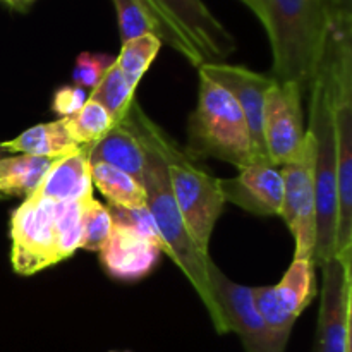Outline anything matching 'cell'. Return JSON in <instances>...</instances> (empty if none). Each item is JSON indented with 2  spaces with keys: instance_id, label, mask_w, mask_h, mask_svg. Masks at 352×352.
Here are the masks:
<instances>
[{
  "instance_id": "obj_1",
  "label": "cell",
  "mask_w": 352,
  "mask_h": 352,
  "mask_svg": "<svg viewBox=\"0 0 352 352\" xmlns=\"http://www.w3.org/2000/svg\"><path fill=\"white\" fill-rule=\"evenodd\" d=\"M267 31L272 48V78L296 82L309 91L327 57L330 9L327 0H241Z\"/></svg>"
},
{
  "instance_id": "obj_2",
  "label": "cell",
  "mask_w": 352,
  "mask_h": 352,
  "mask_svg": "<svg viewBox=\"0 0 352 352\" xmlns=\"http://www.w3.org/2000/svg\"><path fill=\"white\" fill-rule=\"evenodd\" d=\"M119 124L133 131L138 140L150 144L164 158L172 195L184 217L189 234L198 250L208 254L212 232L226 206L219 177L210 174L205 167H199L177 141L144 113L136 100Z\"/></svg>"
},
{
  "instance_id": "obj_3",
  "label": "cell",
  "mask_w": 352,
  "mask_h": 352,
  "mask_svg": "<svg viewBox=\"0 0 352 352\" xmlns=\"http://www.w3.org/2000/svg\"><path fill=\"white\" fill-rule=\"evenodd\" d=\"M143 146L146 158H144V172L141 182H143L144 192H146V208L150 210L158 227V232L165 243V254L181 268L184 277L188 278L198 298L201 299L215 332L226 336V325H223L222 315H220L219 306L213 298L208 278V261L212 258L210 254L201 253L198 250L189 234L184 217L172 195L164 158L150 144L143 143Z\"/></svg>"
},
{
  "instance_id": "obj_4",
  "label": "cell",
  "mask_w": 352,
  "mask_h": 352,
  "mask_svg": "<svg viewBox=\"0 0 352 352\" xmlns=\"http://www.w3.org/2000/svg\"><path fill=\"white\" fill-rule=\"evenodd\" d=\"M309 126L315 138L316 241L313 251L315 267H323L336 256L339 186H337V144L332 112V81L329 60H323L309 86Z\"/></svg>"
},
{
  "instance_id": "obj_5",
  "label": "cell",
  "mask_w": 352,
  "mask_h": 352,
  "mask_svg": "<svg viewBox=\"0 0 352 352\" xmlns=\"http://www.w3.org/2000/svg\"><path fill=\"white\" fill-rule=\"evenodd\" d=\"M184 150L196 162L217 158L239 170L256 162L239 103L223 86L201 72L198 102L189 116L188 146Z\"/></svg>"
},
{
  "instance_id": "obj_6",
  "label": "cell",
  "mask_w": 352,
  "mask_h": 352,
  "mask_svg": "<svg viewBox=\"0 0 352 352\" xmlns=\"http://www.w3.org/2000/svg\"><path fill=\"white\" fill-rule=\"evenodd\" d=\"M155 36L195 67L222 64L236 52V38L203 0H138Z\"/></svg>"
},
{
  "instance_id": "obj_7",
  "label": "cell",
  "mask_w": 352,
  "mask_h": 352,
  "mask_svg": "<svg viewBox=\"0 0 352 352\" xmlns=\"http://www.w3.org/2000/svg\"><path fill=\"white\" fill-rule=\"evenodd\" d=\"M327 60L332 81V112L337 144L336 256L352 253V23L330 30Z\"/></svg>"
},
{
  "instance_id": "obj_8",
  "label": "cell",
  "mask_w": 352,
  "mask_h": 352,
  "mask_svg": "<svg viewBox=\"0 0 352 352\" xmlns=\"http://www.w3.org/2000/svg\"><path fill=\"white\" fill-rule=\"evenodd\" d=\"M10 263L23 277L58 263L55 244V201L36 192L23 199L10 215Z\"/></svg>"
},
{
  "instance_id": "obj_9",
  "label": "cell",
  "mask_w": 352,
  "mask_h": 352,
  "mask_svg": "<svg viewBox=\"0 0 352 352\" xmlns=\"http://www.w3.org/2000/svg\"><path fill=\"white\" fill-rule=\"evenodd\" d=\"M284 179L282 219L294 239V258L313 260L316 241L315 138L306 129L301 151L280 170Z\"/></svg>"
},
{
  "instance_id": "obj_10",
  "label": "cell",
  "mask_w": 352,
  "mask_h": 352,
  "mask_svg": "<svg viewBox=\"0 0 352 352\" xmlns=\"http://www.w3.org/2000/svg\"><path fill=\"white\" fill-rule=\"evenodd\" d=\"M208 278L227 333L239 336L244 352H285L289 339L274 332L256 309L251 287L230 280L215 261H208Z\"/></svg>"
},
{
  "instance_id": "obj_11",
  "label": "cell",
  "mask_w": 352,
  "mask_h": 352,
  "mask_svg": "<svg viewBox=\"0 0 352 352\" xmlns=\"http://www.w3.org/2000/svg\"><path fill=\"white\" fill-rule=\"evenodd\" d=\"M315 263L308 258H292L291 267L277 285L251 287L260 315L274 332L291 337L296 320L316 298Z\"/></svg>"
},
{
  "instance_id": "obj_12",
  "label": "cell",
  "mask_w": 352,
  "mask_h": 352,
  "mask_svg": "<svg viewBox=\"0 0 352 352\" xmlns=\"http://www.w3.org/2000/svg\"><path fill=\"white\" fill-rule=\"evenodd\" d=\"M302 91L296 82L274 81L265 98L263 141L267 157L284 167L301 151L306 138Z\"/></svg>"
},
{
  "instance_id": "obj_13",
  "label": "cell",
  "mask_w": 352,
  "mask_h": 352,
  "mask_svg": "<svg viewBox=\"0 0 352 352\" xmlns=\"http://www.w3.org/2000/svg\"><path fill=\"white\" fill-rule=\"evenodd\" d=\"M352 253L323 265V289L316 325L315 352H351Z\"/></svg>"
},
{
  "instance_id": "obj_14",
  "label": "cell",
  "mask_w": 352,
  "mask_h": 352,
  "mask_svg": "<svg viewBox=\"0 0 352 352\" xmlns=\"http://www.w3.org/2000/svg\"><path fill=\"white\" fill-rule=\"evenodd\" d=\"M198 72L219 82L236 98L246 117L254 160L270 164L263 141V116L267 91L274 85L275 79L270 74H261L243 65H230L226 62L203 64L201 67H198Z\"/></svg>"
},
{
  "instance_id": "obj_15",
  "label": "cell",
  "mask_w": 352,
  "mask_h": 352,
  "mask_svg": "<svg viewBox=\"0 0 352 352\" xmlns=\"http://www.w3.org/2000/svg\"><path fill=\"white\" fill-rule=\"evenodd\" d=\"M219 188L226 205L230 203L260 217L282 215L284 179L268 162H254L241 168L236 177H219Z\"/></svg>"
},
{
  "instance_id": "obj_16",
  "label": "cell",
  "mask_w": 352,
  "mask_h": 352,
  "mask_svg": "<svg viewBox=\"0 0 352 352\" xmlns=\"http://www.w3.org/2000/svg\"><path fill=\"white\" fill-rule=\"evenodd\" d=\"M98 253L103 272L119 282H136L148 277L164 254L146 237L117 226H113L110 239Z\"/></svg>"
},
{
  "instance_id": "obj_17",
  "label": "cell",
  "mask_w": 352,
  "mask_h": 352,
  "mask_svg": "<svg viewBox=\"0 0 352 352\" xmlns=\"http://www.w3.org/2000/svg\"><path fill=\"white\" fill-rule=\"evenodd\" d=\"M34 192L57 203L93 198L88 146L54 160Z\"/></svg>"
},
{
  "instance_id": "obj_18",
  "label": "cell",
  "mask_w": 352,
  "mask_h": 352,
  "mask_svg": "<svg viewBox=\"0 0 352 352\" xmlns=\"http://www.w3.org/2000/svg\"><path fill=\"white\" fill-rule=\"evenodd\" d=\"M144 158L143 143L122 124H116L105 136L88 146L89 164L112 165L140 182L143 181Z\"/></svg>"
},
{
  "instance_id": "obj_19",
  "label": "cell",
  "mask_w": 352,
  "mask_h": 352,
  "mask_svg": "<svg viewBox=\"0 0 352 352\" xmlns=\"http://www.w3.org/2000/svg\"><path fill=\"white\" fill-rule=\"evenodd\" d=\"M0 144L7 155H31V157L50 158V160H57L65 155L76 153L82 148L71 138L64 119L36 124L14 140L3 141Z\"/></svg>"
},
{
  "instance_id": "obj_20",
  "label": "cell",
  "mask_w": 352,
  "mask_h": 352,
  "mask_svg": "<svg viewBox=\"0 0 352 352\" xmlns=\"http://www.w3.org/2000/svg\"><path fill=\"white\" fill-rule=\"evenodd\" d=\"M54 160L31 155L0 158V195L28 198L38 189Z\"/></svg>"
},
{
  "instance_id": "obj_21",
  "label": "cell",
  "mask_w": 352,
  "mask_h": 352,
  "mask_svg": "<svg viewBox=\"0 0 352 352\" xmlns=\"http://www.w3.org/2000/svg\"><path fill=\"white\" fill-rule=\"evenodd\" d=\"M91 170L93 188L98 189L110 206H120V208H144L146 206V192H144L143 184L107 164H89Z\"/></svg>"
},
{
  "instance_id": "obj_22",
  "label": "cell",
  "mask_w": 352,
  "mask_h": 352,
  "mask_svg": "<svg viewBox=\"0 0 352 352\" xmlns=\"http://www.w3.org/2000/svg\"><path fill=\"white\" fill-rule=\"evenodd\" d=\"M162 48V41L155 34L148 33L134 40L126 41L120 47V54L116 57L117 67L122 72L124 79L133 89L138 88L140 81Z\"/></svg>"
},
{
  "instance_id": "obj_23",
  "label": "cell",
  "mask_w": 352,
  "mask_h": 352,
  "mask_svg": "<svg viewBox=\"0 0 352 352\" xmlns=\"http://www.w3.org/2000/svg\"><path fill=\"white\" fill-rule=\"evenodd\" d=\"M89 199L55 201V244L58 263L69 260L76 251L81 250L82 213Z\"/></svg>"
},
{
  "instance_id": "obj_24",
  "label": "cell",
  "mask_w": 352,
  "mask_h": 352,
  "mask_svg": "<svg viewBox=\"0 0 352 352\" xmlns=\"http://www.w3.org/2000/svg\"><path fill=\"white\" fill-rule=\"evenodd\" d=\"M134 93H136V89L127 85L120 69L113 62L102 78V81L88 93V98L98 102L112 116L113 122L119 124L129 110L131 103L136 100Z\"/></svg>"
},
{
  "instance_id": "obj_25",
  "label": "cell",
  "mask_w": 352,
  "mask_h": 352,
  "mask_svg": "<svg viewBox=\"0 0 352 352\" xmlns=\"http://www.w3.org/2000/svg\"><path fill=\"white\" fill-rule=\"evenodd\" d=\"M65 127L79 146L86 148L105 136L116 122L112 116L95 100L88 98L78 113L64 119Z\"/></svg>"
},
{
  "instance_id": "obj_26",
  "label": "cell",
  "mask_w": 352,
  "mask_h": 352,
  "mask_svg": "<svg viewBox=\"0 0 352 352\" xmlns=\"http://www.w3.org/2000/svg\"><path fill=\"white\" fill-rule=\"evenodd\" d=\"M112 230L113 222L109 208L96 201L95 198L89 199L85 206V213H82L81 250L100 251L110 239Z\"/></svg>"
},
{
  "instance_id": "obj_27",
  "label": "cell",
  "mask_w": 352,
  "mask_h": 352,
  "mask_svg": "<svg viewBox=\"0 0 352 352\" xmlns=\"http://www.w3.org/2000/svg\"><path fill=\"white\" fill-rule=\"evenodd\" d=\"M107 208H109L110 217H112L113 226L126 227V229H131L133 232L146 237L148 241L157 244V246L160 248L162 253L165 254V243L164 239H162L157 223H155L153 217H151L150 210H148L146 206H144V208L129 210V208H120V206L109 205Z\"/></svg>"
},
{
  "instance_id": "obj_28",
  "label": "cell",
  "mask_w": 352,
  "mask_h": 352,
  "mask_svg": "<svg viewBox=\"0 0 352 352\" xmlns=\"http://www.w3.org/2000/svg\"><path fill=\"white\" fill-rule=\"evenodd\" d=\"M112 3L117 14L120 43H126V41L148 33L155 34L153 24L141 9L138 0H112Z\"/></svg>"
},
{
  "instance_id": "obj_29",
  "label": "cell",
  "mask_w": 352,
  "mask_h": 352,
  "mask_svg": "<svg viewBox=\"0 0 352 352\" xmlns=\"http://www.w3.org/2000/svg\"><path fill=\"white\" fill-rule=\"evenodd\" d=\"M116 62V57L110 54H93V52H81L76 57L74 69H72V82L74 86H79L82 89L91 91L105 72L109 71L110 65Z\"/></svg>"
},
{
  "instance_id": "obj_30",
  "label": "cell",
  "mask_w": 352,
  "mask_h": 352,
  "mask_svg": "<svg viewBox=\"0 0 352 352\" xmlns=\"http://www.w3.org/2000/svg\"><path fill=\"white\" fill-rule=\"evenodd\" d=\"M88 100V91L79 86H60L55 89L54 96H52V110L57 113L60 119L65 117H72L81 110L85 102Z\"/></svg>"
},
{
  "instance_id": "obj_31",
  "label": "cell",
  "mask_w": 352,
  "mask_h": 352,
  "mask_svg": "<svg viewBox=\"0 0 352 352\" xmlns=\"http://www.w3.org/2000/svg\"><path fill=\"white\" fill-rule=\"evenodd\" d=\"M0 2H3L9 9L16 10V12H28L33 6L31 0H0Z\"/></svg>"
},
{
  "instance_id": "obj_32",
  "label": "cell",
  "mask_w": 352,
  "mask_h": 352,
  "mask_svg": "<svg viewBox=\"0 0 352 352\" xmlns=\"http://www.w3.org/2000/svg\"><path fill=\"white\" fill-rule=\"evenodd\" d=\"M2 157H7V153H6V151H3L2 144H0V158H2Z\"/></svg>"
},
{
  "instance_id": "obj_33",
  "label": "cell",
  "mask_w": 352,
  "mask_h": 352,
  "mask_svg": "<svg viewBox=\"0 0 352 352\" xmlns=\"http://www.w3.org/2000/svg\"><path fill=\"white\" fill-rule=\"evenodd\" d=\"M34 2H36V0H31V3H34Z\"/></svg>"
},
{
  "instance_id": "obj_34",
  "label": "cell",
  "mask_w": 352,
  "mask_h": 352,
  "mask_svg": "<svg viewBox=\"0 0 352 352\" xmlns=\"http://www.w3.org/2000/svg\"><path fill=\"white\" fill-rule=\"evenodd\" d=\"M116 352H117V351H116Z\"/></svg>"
}]
</instances>
